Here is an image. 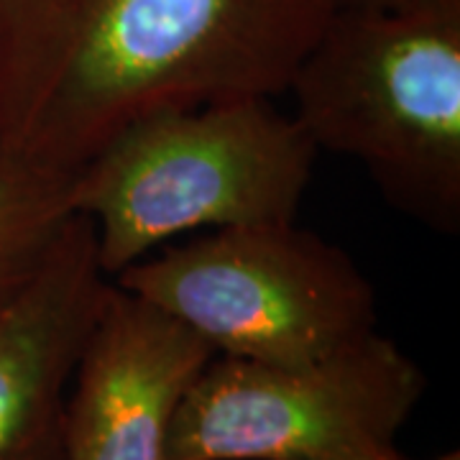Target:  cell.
<instances>
[{
    "label": "cell",
    "mask_w": 460,
    "mask_h": 460,
    "mask_svg": "<svg viewBox=\"0 0 460 460\" xmlns=\"http://www.w3.org/2000/svg\"><path fill=\"white\" fill-rule=\"evenodd\" d=\"M384 460H407L402 453H396V456H392V458H384Z\"/></svg>",
    "instance_id": "11"
},
{
    "label": "cell",
    "mask_w": 460,
    "mask_h": 460,
    "mask_svg": "<svg viewBox=\"0 0 460 460\" xmlns=\"http://www.w3.org/2000/svg\"><path fill=\"white\" fill-rule=\"evenodd\" d=\"M432 460H460V453L458 450H447V453H443V456H438V458Z\"/></svg>",
    "instance_id": "10"
},
{
    "label": "cell",
    "mask_w": 460,
    "mask_h": 460,
    "mask_svg": "<svg viewBox=\"0 0 460 460\" xmlns=\"http://www.w3.org/2000/svg\"><path fill=\"white\" fill-rule=\"evenodd\" d=\"M69 180L0 151V299L41 263L65 228Z\"/></svg>",
    "instance_id": "8"
},
{
    "label": "cell",
    "mask_w": 460,
    "mask_h": 460,
    "mask_svg": "<svg viewBox=\"0 0 460 460\" xmlns=\"http://www.w3.org/2000/svg\"><path fill=\"white\" fill-rule=\"evenodd\" d=\"M425 374L371 332L302 366L215 356L174 414L169 460H384Z\"/></svg>",
    "instance_id": "5"
},
{
    "label": "cell",
    "mask_w": 460,
    "mask_h": 460,
    "mask_svg": "<svg viewBox=\"0 0 460 460\" xmlns=\"http://www.w3.org/2000/svg\"><path fill=\"white\" fill-rule=\"evenodd\" d=\"M330 0H0V151L72 174L169 108L277 98Z\"/></svg>",
    "instance_id": "1"
},
{
    "label": "cell",
    "mask_w": 460,
    "mask_h": 460,
    "mask_svg": "<svg viewBox=\"0 0 460 460\" xmlns=\"http://www.w3.org/2000/svg\"><path fill=\"white\" fill-rule=\"evenodd\" d=\"M295 120L396 210L460 230V0L332 8L292 75Z\"/></svg>",
    "instance_id": "2"
},
{
    "label": "cell",
    "mask_w": 460,
    "mask_h": 460,
    "mask_svg": "<svg viewBox=\"0 0 460 460\" xmlns=\"http://www.w3.org/2000/svg\"><path fill=\"white\" fill-rule=\"evenodd\" d=\"M113 284L228 358L302 366L376 332L371 281L295 220L210 230L133 261Z\"/></svg>",
    "instance_id": "4"
},
{
    "label": "cell",
    "mask_w": 460,
    "mask_h": 460,
    "mask_svg": "<svg viewBox=\"0 0 460 460\" xmlns=\"http://www.w3.org/2000/svg\"><path fill=\"white\" fill-rule=\"evenodd\" d=\"M213 358L192 330L113 284L72 376L65 460H169L174 414Z\"/></svg>",
    "instance_id": "7"
},
{
    "label": "cell",
    "mask_w": 460,
    "mask_h": 460,
    "mask_svg": "<svg viewBox=\"0 0 460 460\" xmlns=\"http://www.w3.org/2000/svg\"><path fill=\"white\" fill-rule=\"evenodd\" d=\"M317 148L274 98L169 108L131 123L69 180V210L95 233L102 271L192 230L292 223Z\"/></svg>",
    "instance_id": "3"
},
{
    "label": "cell",
    "mask_w": 460,
    "mask_h": 460,
    "mask_svg": "<svg viewBox=\"0 0 460 460\" xmlns=\"http://www.w3.org/2000/svg\"><path fill=\"white\" fill-rule=\"evenodd\" d=\"M404 0H330L332 8H371V5H399Z\"/></svg>",
    "instance_id": "9"
},
{
    "label": "cell",
    "mask_w": 460,
    "mask_h": 460,
    "mask_svg": "<svg viewBox=\"0 0 460 460\" xmlns=\"http://www.w3.org/2000/svg\"><path fill=\"white\" fill-rule=\"evenodd\" d=\"M111 287L90 220L72 213L0 299V460H65L66 396Z\"/></svg>",
    "instance_id": "6"
}]
</instances>
